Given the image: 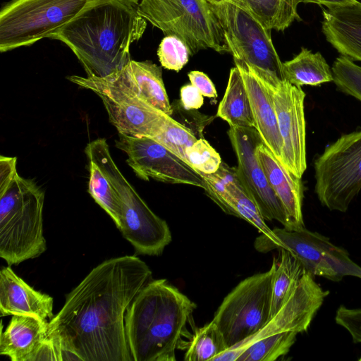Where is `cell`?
<instances>
[{"mask_svg": "<svg viewBox=\"0 0 361 361\" xmlns=\"http://www.w3.org/2000/svg\"><path fill=\"white\" fill-rule=\"evenodd\" d=\"M116 146L126 153L128 164L142 180L204 187L199 172L152 137L118 133Z\"/></svg>", "mask_w": 361, "mask_h": 361, "instance_id": "cell-13", "label": "cell"}, {"mask_svg": "<svg viewBox=\"0 0 361 361\" xmlns=\"http://www.w3.org/2000/svg\"><path fill=\"white\" fill-rule=\"evenodd\" d=\"M207 1H208L210 3H214V0H207Z\"/></svg>", "mask_w": 361, "mask_h": 361, "instance_id": "cell-41", "label": "cell"}, {"mask_svg": "<svg viewBox=\"0 0 361 361\" xmlns=\"http://www.w3.org/2000/svg\"><path fill=\"white\" fill-rule=\"evenodd\" d=\"M180 95L182 105L186 110L198 109L203 105L204 96L192 84L183 86Z\"/></svg>", "mask_w": 361, "mask_h": 361, "instance_id": "cell-37", "label": "cell"}, {"mask_svg": "<svg viewBox=\"0 0 361 361\" xmlns=\"http://www.w3.org/2000/svg\"><path fill=\"white\" fill-rule=\"evenodd\" d=\"M200 174L204 179L203 189L207 195L226 213L233 215L231 207V193L233 188L242 182L237 168L229 166L222 161L216 172Z\"/></svg>", "mask_w": 361, "mask_h": 361, "instance_id": "cell-28", "label": "cell"}, {"mask_svg": "<svg viewBox=\"0 0 361 361\" xmlns=\"http://www.w3.org/2000/svg\"><path fill=\"white\" fill-rule=\"evenodd\" d=\"M68 79L101 98L110 122L120 134L154 137L161 131L170 116L104 78L71 75Z\"/></svg>", "mask_w": 361, "mask_h": 361, "instance_id": "cell-11", "label": "cell"}, {"mask_svg": "<svg viewBox=\"0 0 361 361\" xmlns=\"http://www.w3.org/2000/svg\"><path fill=\"white\" fill-rule=\"evenodd\" d=\"M226 1H228V0H214V3H212V4H219V3Z\"/></svg>", "mask_w": 361, "mask_h": 361, "instance_id": "cell-40", "label": "cell"}, {"mask_svg": "<svg viewBox=\"0 0 361 361\" xmlns=\"http://www.w3.org/2000/svg\"><path fill=\"white\" fill-rule=\"evenodd\" d=\"M226 350L223 337L213 320L197 329L187 345L185 361H206Z\"/></svg>", "mask_w": 361, "mask_h": 361, "instance_id": "cell-30", "label": "cell"}, {"mask_svg": "<svg viewBox=\"0 0 361 361\" xmlns=\"http://www.w3.org/2000/svg\"><path fill=\"white\" fill-rule=\"evenodd\" d=\"M329 293L305 271L288 300L260 330L220 353L212 361H237L249 345L271 335L288 331L298 334L307 331Z\"/></svg>", "mask_w": 361, "mask_h": 361, "instance_id": "cell-15", "label": "cell"}, {"mask_svg": "<svg viewBox=\"0 0 361 361\" xmlns=\"http://www.w3.org/2000/svg\"><path fill=\"white\" fill-rule=\"evenodd\" d=\"M54 300L35 290L8 265L0 270V315H27L49 322L54 317Z\"/></svg>", "mask_w": 361, "mask_h": 361, "instance_id": "cell-18", "label": "cell"}, {"mask_svg": "<svg viewBox=\"0 0 361 361\" xmlns=\"http://www.w3.org/2000/svg\"><path fill=\"white\" fill-rule=\"evenodd\" d=\"M44 200V192L17 172L0 180V257L8 265L36 258L47 250Z\"/></svg>", "mask_w": 361, "mask_h": 361, "instance_id": "cell-4", "label": "cell"}, {"mask_svg": "<svg viewBox=\"0 0 361 361\" xmlns=\"http://www.w3.org/2000/svg\"><path fill=\"white\" fill-rule=\"evenodd\" d=\"M233 60L244 80L255 122V128L259 133L263 144L283 165V142L270 92L245 62L238 59H233Z\"/></svg>", "mask_w": 361, "mask_h": 361, "instance_id": "cell-17", "label": "cell"}, {"mask_svg": "<svg viewBox=\"0 0 361 361\" xmlns=\"http://www.w3.org/2000/svg\"><path fill=\"white\" fill-rule=\"evenodd\" d=\"M152 138L186 162V150L197 140L191 129L171 116H169L161 131Z\"/></svg>", "mask_w": 361, "mask_h": 361, "instance_id": "cell-31", "label": "cell"}, {"mask_svg": "<svg viewBox=\"0 0 361 361\" xmlns=\"http://www.w3.org/2000/svg\"><path fill=\"white\" fill-rule=\"evenodd\" d=\"M335 321L349 333L355 343H361V308L341 305L336 310Z\"/></svg>", "mask_w": 361, "mask_h": 361, "instance_id": "cell-35", "label": "cell"}, {"mask_svg": "<svg viewBox=\"0 0 361 361\" xmlns=\"http://www.w3.org/2000/svg\"><path fill=\"white\" fill-rule=\"evenodd\" d=\"M257 156L270 186L283 205L288 222V230L305 228L302 211L301 178L287 170L263 142L257 149Z\"/></svg>", "mask_w": 361, "mask_h": 361, "instance_id": "cell-20", "label": "cell"}, {"mask_svg": "<svg viewBox=\"0 0 361 361\" xmlns=\"http://www.w3.org/2000/svg\"><path fill=\"white\" fill-rule=\"evenodd\" d=\"M188 75L190 83L197 87L203 96L210 98L217 97L218 94L215 86L205 73L198 71H192Z\"/></svg>", "mask_w": 361, "mask_h": 361, "instance_id": "cell-36", "label": "cell"}, {"mask_svg": "<svg viewBox=\"0 0 361 361\" xmlns=\"http://www.w3.org/2000/svg\"><path fill=\"white\" fill-rule=\"evenodd\" d=\"M197 305L166 279L149 280L125 314L133 361H175L176 350Z\"/></svg>", "mask_w": 361, "mask_h": 361, "instance_id": "cell-3", "label": "cell"}, {"mask_svg": "<svg viewBox=\"0 0 361 361\" xmlns=\"http://www.w3.org/2000/svg\"><path fill=\"white\" fill-rule=\"evenodd\" d=\"M269 30L283 31L295 20H301L298 13L297 0H236Z\"/></svg>", "mask_w": 361, "mask_h": 361, "instance_id": "cell-26", "label": "cell"}, {"mask_svg": "<svg viewBox=\"0 0 361 361\" xmlns=\"http://www.w3.org/2000/svg\"><path fill=\"white\" fill-rule=\"evenodd\" d=\"M101 78L123 87L149 105L171 116L173 109L164 84L161 68L152 61L130 60L120 71Z\"/></svg>", "mask_w": 361, "mask_h": 361, "instance_id": "cell-19", "label": "cell"}, {"mask_svg": "<svg viewBox=\"0 0 361 361\" xmlns=\"http://www.w3.org/2000/svg\"><path fill=\"white\" fill-rule=\"evenodd\" d=\"M272 231L280 241L279 248L289 250L312 276L335 282L348 276L361 279V267L351 259L346 250L333 244L329 238L306 228L297 231L275 228Z\"/></svg>", "mask_w": 361, "mask_h": 361, "instance_id": "cell-12", "label": "cell"}, {"mask_svg": "<svg viewBox=\"0 0 361 361\" xmlns=\"http://www.w3.org/2000/svg\"><path fill=\"white\" fill-rule=\"evenodd\" d=\"M130 1H131L133 4H134L135 5L137 6L140 1L141 0H129Z\"/></svg>", "mask_w": 361, "mask_h": 361, "instance_id": "cell-39", "label": "cell"}, {"mask_svg": "<svg viewBox=\"0 0 361 361\" xmlns=\"http://www.w3.org/2000/svg\"><path fill=\"white\" fill-rule=\"evenodd\" d=\"M211 4L233 59L245 62L262 80H286L271 30L236 0Z\"/></svg>", "mask_w": 361, "mask_h": 361, "instance_id": "cell-7", "label": "cell"}, {"mask_svg": "<svg viewBox=\"0 0 361 361\" xmlns=\"http://www.w3.org/2000/svg\"><path fill=\"white\" fill-rule=\"evenodd\" d=\"M331 71L338 90L361 102V66L341 55L334 61Z\"/></svg>", "mask_w": 361, "mask_h": 361, "instance_id": "cell-32", "label": "cell"}, {"mask_svg": "<svg viewBox=\"0 0 361 361\" xmlns=\"http://www.w3.org/2000/svg\"><path fill=\"white\" fill-rule=\"evenodd\" d=\"M216 116L226 121L230 127L255 128L247 90L242 75L235 66L230 71L226 89Z\"/></svg>", "mask_w": 361, "mask_h": 361, "instance_id": "cell-23", "label": "cell"}, {"mask_svg": "<svg viewBox=\"0 0 361 361\" xmlns=\"http://www.w3.org/2000/svg\"><path fill=\"white\" fill-rule=\"evenodd\" d=\"M298 334L283 331L257 341L243 351L237 361H274L289 352Z\"/></svg>", "mask_w": 361, "mask_h": 361, "instance_id": "cell-29", "label": "cell"}, {"mask_svg": "<svg viewBox=\"0 0 361 361\" xmlns=\"http://www.w3.org/2000/svg\"><path fill=\"white\" fill-rule=\"evenodd\" d=\"M298 3H313L319 6H324L326 7L336 6L345 5L348 4H353L357 0H297Z\"/></svg>", "mask_w": 361, "mask_h": 361, "instance_id": "cell-38", "label": "cell"}, {"mask_svg": "<svg viewBox=\"0 0 361 361\" xmlns=\"http://www.w3.org/2000/svg\"><path fill=\"white\" fill-rule=\"evenodd\" d=\"M261 80L269 89L274 102L283 142V165L302 178L307 169L305 93L301 87L287 80Z\"/></svg>", "mask_w": 361, "mask_h": 361, "instance_id": "cell-14", "label": "cell"}, {"mask_svg": "<svg viewBox=\"0 0 361 361\" xmlns=\"http://www.w3.org/2000/svg\"><path fill=\"white\" fill-rule=\"evenodd\" d=\"M322 30L341 55L361 61V3L323 8Z\"/></svg>", "mask_w": 361, "mask_h": 361, "instance_id": "cell-21", "label": "cell"}, {"mask_svg": "<svg viewBox=\"0 0 361 361\" xmlns=\"http://www.w3.org/2000/svg\"><path fill=\"white\" fill-rule=\"evenodd\" d=\"M152 271L135 255L106 259L66 297L49 322L48 336L68 360L133 361L125 333V314L149 281Z\"/></svg>", "mask_w": 361, "mask_h": 361, "instance_id": "cell-1", "label": "cell"}, {"mask_svg": "<svg viewBox=\"0 0 361 361\" xmlns=\"http://www.w3.org/2000/svg\"><path fill=\"white\" fill-rule=\"evenodd\" d=\"M157 55L162 67L175 71H180L190 56L186 44L174 35H166L163 38Z\"/></svg>", "mask_w": 361, "mask_h": 361, "instance_id": "cell-34", "label": "cell"}, {"mask_svg": "<svg viewBox=\"0 0 361 361\" xmlns=\"http://www.w3.org/2000/svg\"><path fill=\"white\" fill-rule=\"evenodd\" d=\"M92 153L112 183L120 200L119 230L137 254L158 256L171 243L172 235L166 221L155 214L123 176L114 163L106 139L89 142Z\"/></svg>", "mask_w": 361, "mask_h": 361, "instance_id": "cell-6", "label": "cell"}, {"mask_svg": "<svg viewBox=\"0 0 361 361\" xmlns=\"http://www.w3.org/2000/svg\"><path fill=\"white\" fill-rule=\"evenodd\" d=\"M228 135L237 157L238 176L264 219L276 220L288 230L283 205L270 186L257 156V149L262 143L257 130L253 127H230Z\"/></svg>", "mask_w": 361, "mask_h": 361, "instance_id": "cell-16", "label": "cell"}, {"mask_svg": "<svg viewBox=\"0 0 361 361\" xmlns=\"http://www.w3.org/2000/svg\"><path fill=\"white\" fill-rule=\"evenodd\" d=\"M49 322L27 315H13L0 336V354L11 361H30L48 336Z\"/></svg>", "mask_w": 361, "mask_h": 361, "instance_id": "cell-22", "label": "cell"}, {"mask_svg": "<svg viewBox=\"0 0 361 361\" xmlns=\"http://www.w3.org/2000/svg\"><path fill=\"white\" fill-rule=\"evenodd\" d=\"M314 191L331 211L345 212L361 190V129L343 134L314 161Z\"/></svg>", "mask_w": 361, "mask_h": 361, "instance_id": "cell-10", "label": "cell"}, {"mask_svg": "<svg viewBox=\"0 0 361 361\" xmlns=\"http://www.w3.org/2000/svg\"><path fill=\"white\" fill-rule=\"evenodd\" d=\"M89 163L88 192L94 201L110 216L116 227L121 226V204L118 195L98 161L85 150Z\"/></svg>", "mask_w": 361, "mask_h": 361, "instance_id": "cell-27", "label": "cell"}, {"mask_svg": "<svg viewBox=\"0 0 361 361\" xmlns=\"http://www.w3.org/2000/svg\"><path fill=\"white\" fill-rule=\"evenodd\" d=\"M279 251L278 260L275 258L271 278V305L269 319L288 300L305 273L301 263L289 250L279 248Z\"/></svg>", "mask_w": 361, "mask_h": 361, "instance_id": "cell-25", "label": "cell"}, {"mask_svg": "<svg viewBox=\"0 0 361 361\" xmlns=\"http://www.w3.org/2000/svg\"><path fill=\"white\" fill-rule=\"evenodd\" d=\"M137 11L165 35L180 38L190 56L208 49L230 54L219 20L207 0H141Z\"/></svg>", "mask_w": 361, "mask_h": 361, "instance_id": "cell-5", "label": "cell"}, {"mask_svg": "<svg viewBox=\"0 0 361 361\" xmlns=\"http://www.w3.org/2000/svg\"><path fill=\"white\" fill-rule=\"evenodd\" d=\"M286 80L298 87L319 86L333 81L331 68L319 53L305 47L293 59L283 63Z\"/></svg>", "mask_w": 361, "mask_h": 361, "instance_id": "cell-24", "label": "cell"}, {"mask_svg": "<svg viewBox=\"0 0 361 361\" xmlns=\"http://www.w3.org/2000/svg\"><path fill=\"white\" fill-rule=\"evenodd\" d=\"M274 264L275 257L268 271L240 281L218 307L212 320L226 350L255 334L269 320Z\"/></svg>", "mask_w": 361, "mask_h": 361, "instance_id": "cell-9", "label": "cell"}, {"mask_svg": "<svg viewBox=\"0 0 361 361\" xmlns=\"http://www.w3.org/2000/svg\"><path fill=\"white\" fill-rule=\"evenodd\" d=\"M147 21L129 0H90L69 22L49 38L66 44L87 77L104 78L130 60V45L140 39Z\"/></svg>", "mask_w": 361, "mask_h": 361, "instance_id": "cell-2", "label": "cell"}, {"mask_svg": "<svg viewBox=\"0 0 361 361\" xmlns=\"http://www.w3.org/2000/svg\"><path fill=\"white\" fill-rule=\"evenodd\" d=\"M90 0H13L0 12V51L30 46L73 19Z\"/></svg>", "mask_w": 361, "mask_h": 361, "instance_id": "cell-8", "label": "cell"}, {"mask_svg": "<svg viewBox=\"0 0 361 361\" xmlns=\"http://www.w3.org/2000/svg\"><path fill=\"white\" fill-rule=\"evenodd\" d=\"M186 161L197 172L205 174L216 172L222 162L219 154L204 138L197 139L187 149Z\"/></svg>", "mask_w": 361, "mask_h": 361, "instance_id": "cell-33", "label": "cell"}]
</instances>
